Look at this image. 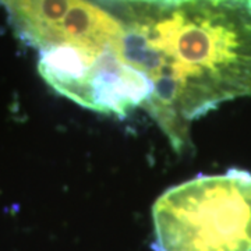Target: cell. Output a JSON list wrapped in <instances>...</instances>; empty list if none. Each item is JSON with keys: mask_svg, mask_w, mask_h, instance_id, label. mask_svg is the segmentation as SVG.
Here are the masks:
<instances>
[{"mask_svg": "<svg viewBox=\"0 0 251 251\" xmlns=\"http://www.w3.org/2000/svg\"><path fill=\"white\" fill-rule=\"evenodd\" d=\"M122 28V57L151 85L143 109L176 152L190 125L251 97V0H95Z\"/></svg>", "mask_w": 251, "mask_h": 251, "instance_id": "1", "label": "cell"}, {"mask_svg": "<svg viewBox=\"0 0 251 251\" xmlns=\"http://www.w3.org/2000/svg\"><path fill=\"white\" fill-rule=\"evenodd\" d=\"M152 222L155 251H251V172L171 187L155 201Z\"/></svg>", "mask_w": 251, "mask_h": 251, "instance_id": "2", "label": "cell"}, {"mask_svg": "<svg viewBox=\"0 0 251 251\" xmlns=\"http://www.w3.org/2000/svg\"><path fill=\"white\" fill-rule=\"evenodd\" d=\"M14 34L42 66L95 67L122 57V28L95 0H0Z\"/></svg>", "mask_w": 251, "mask_h": 251, "instance_id": "3", "label": "cell"}]
</instances>
